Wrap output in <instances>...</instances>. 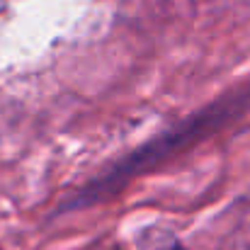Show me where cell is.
<instances>
[{
	"label": "cell",
	"instance_id": "obj_1",
	"mask_svg": "<svg viewBox=\"0 0 250 250\" xmlns=\"http://www.w3.org/2000/svg\"><path fill=\"white\" fill-rule=\"evenodd\" d=\"M141 250H187L172 233L166 231H148L141 238Z\"/></svg>",
	"mask_w": 250,
	"mask_h": 250
}]
</instances>
